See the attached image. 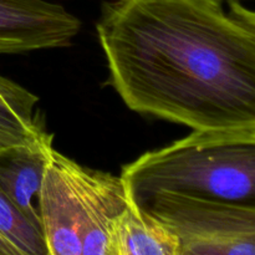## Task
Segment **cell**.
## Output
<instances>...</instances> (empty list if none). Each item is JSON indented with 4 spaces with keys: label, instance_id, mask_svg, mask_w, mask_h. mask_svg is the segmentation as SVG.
Listing matches in <instances>:
<instances>
[{
    "label": "cell",
    "instance_id": "cell-8",
    "mask_svg": "<svg viewBox=\"0 0 255 255\" xmlns=\"http://www.w3.org/2000/svg\"><path fill=\"white\" fill-rule=\"evenodd\" d=\"M37 102L32 92L19 99H0V153L31 143L46 132L35 119Z\"/></svg>",
    "mask_w": 255,
    "mask_h": 255
},
{
    "label": "cell",
    "instance_id": "cell-1",
    "mask_svg": "<svg viewBox=\"0 0 255 255\" xmlns=\"http://www.w3.org/2000/svg\"><path fill=\"white\" fill-rule=\"evenodd\" d=\"M96 32L107 85L131 111L255 128V15L239 0H110Z\"/></svg>",
    "mask_w": 255,
    "mask_h": 255
},
{
    "label": "cell",
    "instance_id": "cell-10",
    "mask_svg": "<svg viewBox=\"0 0 255 255\" xmlns=\"http://www.w3.org/2000/svg\"><path fill=\"white\" fill-rule=\"evenodd\" d=\"M29 94V90L0 75V99H19L27 96Z\"/></svg>",
    "mask_w": 255,
    "mask_h": 255
},
{
    "label": "cell",
    "instance_id": "cell-6",
    "mask_svg": "<svg viewBox=\"0 0 255 255\" xmlns=\"http://www.w3.org/2000/svg\"><path fill=\"white\" fill-rule=\"evenodd\" d=\"M52 134L47 131L29 144L0 153V188L34 224L41 228L39 193L44 178Z\"/></svg>",
    "mask_w": 255,
    "mask_h": 255
},
{
    "label": "cell",
    "instance_id": "cell-12",
    "mask_svg": "<svg viewBox=\"0 0 255 255\" xmlns=\"http://www.w3.org/2000/svg\"><path fill=\"white\" fill-rule=\"evenodd\" d=\"M116 242H117V238H116ZM115 255H124V254H122L121 249H120L119 244H117V248H116V253H115Z\"/></svg>",
    "mask_w": 255,
    "mask_h": 255
},
{
    "label": "cell",
    "instance_id": "cell-13",
    "mask_svg": "<svg viewBox=\"0 0 255 255\" xmlns=\"http://www.w3.org/2000/svg\"><path fill=\"white\" fill-rule=\"evenodd\" d=\"M239 1H244V0H239Z\"/></svg>",
    "mask_w": 255,
    "mask_h": 255
},
{
    "label": "cell",
    "instance_id": "cell-3",
    "mask_svg": "<svg viewBox=\"0 0 255 255\" xmlns=\"http://www.w3.org/2000/svg\"><path fill=\"white\" fill-rule=\"evenodd\" d=\"M178 241L179 255H255V206L179 193L143 204Z\"/></svg>",
    "mask_w": 255,
    "mask_h": 255
},
{
    "label": "cell",
    "instance_id": "cell-2",
    "mask_svg": "<svg viewBox=\"0 0 255 255\" xmlns=\"http://www.w3.org/2000/svg\"><path fill=\"white\" fill-rule=\"evenodd\" d=\"M132 201L179 193L255 206V128L198 131L122 167Z\"/></svg>",
    "mask_w": 255,
    "mask_h": 255
},
{
    "label": "cell",
    "instance_id": "cell-11",
    "mask_svg": "<svg viewBox=\"0 0 255 255\" xmlns=\"http://www.w3.org/2000/svg\"><path fill=\"white\" fill-rule=\"evenodd\" d=\"M0 255H22L0 234Z\"/></svg>",
    "mask_w": 255,
    "mask_h": 255
},
{
    "label": "cell",
    "instance_id": "cell-7",
    "mask_svg": "<svg viewBox=\"0 0 255 255\" xmlns=\"http://www.w3.org/2000/svg\"><path fill=\"white\" fill-rule=\"evenodd\" d=\"M116 238L124 255H179L174 234L129 197L117 222Z\"/></svg>",
    "mask_w": 255,
    "mask_h": 255
},
{
    "label": "cell",
    "instance_id": "cell-4",
    "mask_svg": "<svg viewBox=\"0 0 255 255\" xmlns=\"http://www.w3.org/2000/svg\"><path fill=\"white\" fill-rule=\"evenodd\" d=\"M86 167L51 147L39 193L46 255H81L90 224Z\"/></svg>",
    "mask_w": 255,
    "mask_h": 255
},
{
    "label": "cell",
    "instance_id": "cell-9",
    "mask_svg": "<svg viewBox=\"0 0 255 255\" xmlns=\"http://www.w3.org/2000/svg\"><path fill=\"white\" fill-rule=\"evenodd\" d=\"M0 234L22 255H46L44 236L0 188Z\"/></svg>",
    "mask_w": 255,
    "mask_h": 255
},
{
    "label": "cell",
    "instance_id": "cell-5",
    "mask_svg": "<svg viewBox=\"0 0 255 255\" xmlns=\"http://www.w3.org/2000/svg\"><path fill=\"white\" fill-rule=\"evenodd\" d=\"M81 21L49 0H0V55L72 45Z\"/></svg>",
    "mask_w": 255,
    "mask_h": 255
}]
</instances>
